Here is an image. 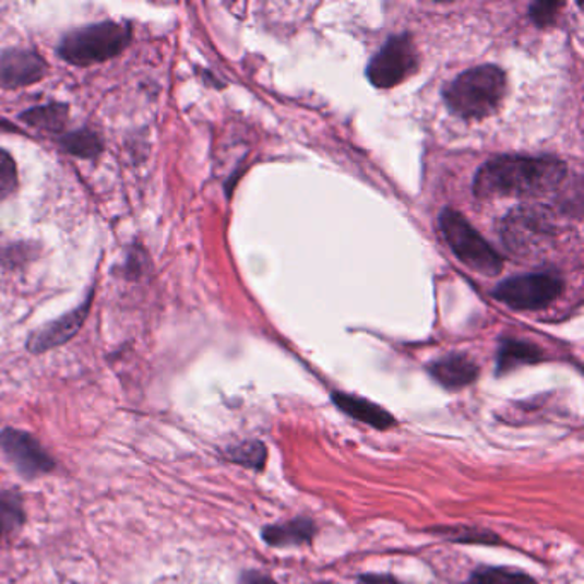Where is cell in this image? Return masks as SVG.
<instances>
[{"label": "cell", "instance_id": "6", "mask_svg": "<svg viewBox=\"0 0 584 584\" xmlns=\"http://www.w3.org/2000/svg\"><path fill=\"white\" fill-rule=\"evenodd\" d=\"M418 68V53L409 35L391 36L386 45L367 65V78L376 88H393L414 74Z\"/></svg>", "mask_w": 584, "mask_h": 584}, {"label": "cell", "instance_id": "21", "mask_svg": "<svg viewBox=\"0 0 584 584\" xmlns=\"http://www.w3.org/2000/svg\"><path fill=\"white\" fill-rule=\"evenodd\" d=\"M562 5L564 4H557V2H538V4L532 5V9H529V16L538 26L544 28V26H549L556 21Z\"/></svg>", "mask_w": 584, "mask_h": 584}, {"label": "cell", "instance_id": "2", "mask_svg": "<svg viewBox=\"0 0 584 584\" xmlns=\"http://www.w3.org/2000/svg\"><path fill=\"white\" fill-rule=\"evenodd\" d=\"M505 92V72L497 65H480L445 84L442 96L454 116L465 120H481L496 114Z\"/></svg>", "mask_w": 584, "mask_h": 584}, {"label": "cell", "instance_id": "3", "mask_svg": "<svg viewBox=\"0 0 584 584\" xmlns=\"http://www.w3.org/2000/svg\"><path fill=\"white\" fill-rule=\"evenodd\" d=\"M131 26L128 23L88 24L74 29L62 38L59 45V56L72 65L99 64L111 57L119 56L131 41Z\"/></svg>", "mask_w": 584, "mask_h": 584}, {"label": "cell", "instance_id": "1", "mask_svg": "<svg viewBox=\"0 0 584 584\" xmlns=\"http://www.w3.org/2000/svg\"><path fill=\"white\" fill-rule=\"evenodd\" d=\"M568 167L552 156H497L477 171L474 194L480 199L526 198L553 191Z\"/></svg>", "mask_w": 584, "mask_h": 584}, {"label": "cell", "instance_id": "15", "mask_svg": "<svg viewBox=\"0 0 584 584\" xmlns=\"http://www.w3.org/2000/svg\"><path fill=\"white\" fill-rule=\"evenodd\" d=\"M69 110L65 105L50 104L44 107L29 108L21 114V119L33 128L44 129L47 132H57L64 129L68 122Z\"/></svg>", "mask_w": 584, "mask_h": 584}, {"label": "cell", "instance_id": "5", "mask_svg": "<svg viewBox=\"0 0 584 584\" xmlns=\"http://www.w3.org/2000/svg\"><path fill=\"white\" fill-rule=\"evenodd\" d=\"M564 282L552 273L513 276L496 288L493 297L514 310H540L561 297Z\"/></svg>", "mask_w": 584, "mask_h": 584}, {"label": "cell", "instance_id": "7", "mask_svg": "<svg viewBox=\"0 0 584 584\" xmlns=\"http://www.w3.org/2000/svg\"><path fill=\"white\" fill-rule=\"evenodd\" d=\"M553 235L552 222L541 207H517L502 219L501 237L509 251L528 255Z\"/></svg>", "mask_w": 584, "mask_h": 584}, {"label": "cell", "instance_id": "20", "mask_svg": "<svg viewBox=\"0 0 584 584\" xmlns=\"http://www.w3.org/2000/svg\"><path fill=\"white\" fill-rule=\"evenodd\" d=\"M17 188V170L14 159L0 147V201L14 192Z\"/></svg>", "mask_w": 584, "mask_h": 584}, {"label": "cell", "instance_id": "4", "mask_svg": "<svg viewBox=\"0 0 584 584\" xmlns=\"http://www.w3.org/2000/svg\"><path fill=\"white\" fill-rule=\"evenodd\" d=\"M439 227L450 243L451 251L466 266L480 275L497 276L504 270V259L487 242L468 219L454 210H444L439 218Z\"/></svg>", "mask_w": 584, "mask_h": 584}, {"label": "cell", "instance_id": "19", "mask_svg": "<svg viewBox=\"0 0 584 584\" xmlns=\"http://www.w3.org/2000/svg\"><path fill=\"white\" fill-rule=\"evenodd\" d=\"M228 457H230V462L239 463L247 468L263 469L266 465L267 451L263 442L249 441L242 442L237 448H231L228 451Z\"/></svg>", "mask_w": 584, "mask_h": 584}, {"label": "cell", "instance_id": "10", "mask_svg": "<svg viewBox=\"0 0 584 584\" xmlns=\"http://www.w3.org/2000/svg\"><path fill=\"white\" fill-rule=\"evenodd\" d=\"M90 309H92V297L83 306L65 314L64 318L48 322L47 326L40 327L32 334V338L28 339V350H32L33 354H41V351L52 350L56 346L64 345L69 339L74 338L88 318Z\"/></svg>", "mask_w": 584, "mask_h": 584}, {"label": "cell", "instance_id": "24", "mask_svg": "<svg viewBox=\"0 0 584 584\" xmlns=\"http://www.w3.org/2000/svg\"><path fill=\"white\" fill-rule=\"evenodd\" d=\"M360 584H403L396 577L388 576V574H366L360 577Z\"/></svg>", "mask_w": 584, "mask_h": 584}, {"label": "cell", "instance_id": "23", "mask_svg": "<svg viewBox=\"0 0 584 584\" xmlns=\"http://www.w3.org/2000/svg\"><path fill=\"white\" fill-rule=\"evenodd\" d=\"M239 584H278L275 580H271L266 574L255 573V571H249L240 577Z\"/></svg>", "mask_w": 584, "mask_h": 584}, {"label": "cell", "instance_id": "11", "mask_svg": "<svg viewBox=\"0 0 584 584\" xmlns=\"http://www.w3.org/2000/svg\"><path fill=\"white\" fill-rule=\"evenodd\" d=\"M430 376L445 390H462L477 381L478 366L468 355L453 354L430 363Z\"/></svg>", "mask_w": 584, "mask_h": 584}, {"label": "cell", "instance_id": "25", "mask_svg": "<svg viewBox=\"0 0 584 584\" xmlns=\"http://www.w3.org/2000/svg\"><path fill=\"white\" fill-rule=\"evenodd\" d=\"M8 123L9 122H2V120H0V131H14V128H11Z\"/></svg>", "mask_w": 584, "mask_h": 584}, {"label": "cell", "instance_id": "8", "mask_svg": "<svg viewBox=\"0 0 584 584\" xmlns=\"http://www.w3.org/2000/svg\"><path fill=\"white\" fill-rule=\"evenodd\" d=\"M0 444L21 474L26 477L45 474L53 468L52 457L48 456L41 445L21 430L8 429L0 436Z\"/></svg>", "mask_w": 584, "mask_h": 584}, {"label": "cell", "instance_id": "9", "mask_svg": "<svg viewBox=\"0 0 584 584\" xmlns=\"http://www.w3.org/2000/svg\"><path fill=\"white\" fill-rule=\"evenodd\" d=\"M47 72V64L33 50L11 48L0 52V88H21L38 83Z\"/></svg>", "mask_w": 584, "mask_h": 584}, {"label": "cell", "instance_id": "14", "mask_svg": "<svg viewBox=\"0 0 584 584\" xmlns=\"http://www.w3.org/2000/svg\"><path fill=\"white\" fill-rule=\"evenodd\" d=\"M544 351L533 343L520 342V339H504L497 354V374H508L511 370L521 366H532L541 362Z\"/></svg>", "mask_w": 584, "mask_h": 584}, {"label": "cell", "instance_id": "18", "mask_svg": "<svg viewBox=\"0 0 584 584\" xmlns=\"http://www.w3.org/2000/svg\"><path fill=\"white\" fill-rule=\"evenodd\" d=\"M468 584H537V581L513 569L484 568L472 574Z\"/></svg>", "mask_w": 584, "mask_h": 584}, {"label": "cell", "instance_id": "17", "mask_svg": "<svg viewBox=\"0 0 584 584\" xmlns=\"http://www.w3.org/2000/svg\"><path fill=\"white\" fill-rule=\"evenodd\" d=\"M23 504L17 493H0V538L16 532L23 523Z\"/></svg>", "mask_w": 584, "mask_h": 584}, {"label": "cell", "instance_id": "13", "mask_svg": "<svg viewBox=\"0 0 584 584\" xmlns=\"http://www.w3.org/2000/svg\"><path fill=\"white\" fill-rule=\"evenodd\" d=\"M315 535V525L307 517H297L288 523L266 526L263 538L271 547H291V545L310 544Z\"/></svg>", "mask_w": 584, "mask_h": 584}, {"label": "cell", "instance_id": "22", "mask_svg": "<svg viewBox=\"0 0 584 584\" xmlns=\"http://www.w3.org/2000/svg\"><path fill=\"white\" fill-rule=\"evenodd\" d=\"M451 537H453L454 541H460V544H501L496 535H492V533L480 532V529H457Z\"/></svg>", "mask_w": 584, "mask_h": 584}, {"label": "cell", "instance_id": "12", "mask_svg": "<svg viewBox=\"0 0 584 584\" xmlns=\"http://www.w3.org/2000/svg\"><path fill=\"white\" fill-rule=\"evenodd\" d=\"M334 405L342 409L343 414L355 420L363 421L367 426L379 430H388L396 424L394 417L386 409L376 403L354 396V394L333 393Z\"/></svg>", "mask_w": 584, "mask_h": 584}, {"label": "cell", "instance_id": "26", "mask_svg": "<svg viewBox=\"0 0 584 584\" xmlns=\"http://www.w3.org/2000/svg\"><path fill=\"white\" fill-rule=\"evenodd\" d=\"M319 584H331V583H319Z\"/></svg>", "mask_w": 584, "mask_h": 584}, {"label": "cell", "instance_id": "16", "mask_svg": "<svg viewBox=\"0 0 584 584\" xmlns=\"http://www.w3.org/2000/svg\"><path fill=\"white\" fill-rule=\"evenodd\" d=\"M60 144L65 152L80 156V158H95L102 152V141H99L98 134L88 131V129H81V131L65 135L60 140Z\"/></svg>", "mask_w": 584, "mask_h": 584}]
</instances>
